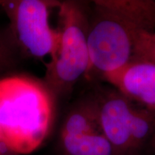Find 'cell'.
<instances>
[{
    "instance_id": "cell-1",
    "label": "cell",
    "mask_w": 155,
    "mask_h": 155,
    "mask_svg": "<svg viewBox=\"0 0 155 155\" xmlns=\"http://www.w3.org/2000/svg\"><path fill=\"white\" fill-rule=\"evenodd\" d=\"M89 19L91 72L101 75L132 58L136 37L155 31V1L97 0Z\"/></svg>"
},
{
    "instance_id": "cell-2",
    "label": "cell",
    "mask_w": 155,
    "mask_h": 155,
    "mask_svg": "<svg viewBox=\"0 0 155 155\" xmlns=\"http://www.w3.org/2000/svg\"><path fill=\"white\" fill-rule=\"evenodd\" d=\"M54 96L45 83L25 75L0 79V141L15 155L36 150L54 119Z\"/></svg>"
},
{
    "instance_id": "cell-3",
    "label": "cell",
    "mask_w": 155,
    "mask_h": 155,
    "mask_svg": "<svg viewBox=\"0 0 155 155\" xmlns=\"http://www.w3.org/2000/svg\"><path fill=\"white\" fill-rule=\"evenodd\" d=\"M59 46L53 59L46 64L44 83L55 96L71 91L78 81L89 73L91 60L88 35L89 19L85 4L59 2Z\"/></svg>"
},
{
    "instance_id": "cell-4",
    "label": "cell",
    "mask_w": 155,
    "mask_h": 155,
    "mask_svg": "<svg viewBox=\"0 0 155 155\" xmlns=\"http://www.w3.org/2000/svg\"><path fill=\"white\" fill-rule=\"evenodd\" d=\"M58 4L45 0L0 1L9 17L15 41L25 54L36 59L55 58L61 34L50 25V13Z\"/></svg>"
},
{
    "instance_id": "cell-5",
    "label": "cell",
    "mask_w": 155,
    "mask_h": 155,
    "mask_svg": "<svg viewBox=\"0 0 155 155\" xmlns=\"http://www.w3.org/2000/svg\"><path fill=\"white\" fill-rule=\"evenodd\" d=\"M95 97L101 133L121 155H139L131 134V112L134 103L116 90Z\"/></svg>"
},
{
    "instance_id": "cell-6",
    "label": "cell",
    "mask_w": 155,
    "mask_h": 155,
    "mask_svg": "<svg viewBox=\"0 0 155 155\" xmlns=\"http://www.w3.org/2000/svg\"><path fill=\"white\" fill-rule=\"evenodd\" d=\"M101 77L128 99L155 111V63L132 59Z\"/></svg>"
},
{
    "instance_id": "cell-7",
    "label": "cell",
    "mask_w": 155,
    "mask_h": 155,
    "mask_svg": "<svg viewBox=\"0 0 155 155\" xmlns=\"http://www.w3.org/2000/svg\"><path fill=\"white\" fill-rule=\"evenodd\" d=\"M101 132L96 97L79 101L70 111L61 127L60 137H78Z\"/></svg>"
},
{
    "instance_id": "cell-8",
    "label": "cell",
    "mask_w": 155,
    "mask_h": 155,
    "mask_svg": "<svg viewBox=\"0 0 155 155\" xmlns=\"http://www.w3.org/2000/svg\"><path fill=\"white\" fill-rule=\"evenodd\" d=\"M58 155H121L101 132L60 137Z\"/></svg>"
},
{
    "instance_id": "cell-9",
    "label": "cell",
    "mask_w": 155,
    "mask_h": 155,
    "mask_svg": "<svg viewBox=\"0 0 155 155\" xmlns=\"http://www.w3.org/2000/svg\"><path fill=\"white\" fill-rule=\"evenodd\" d=\"M132 59L155 63V31L141 32L134 40Z\"/></svg>"
},
{
    "instance_id": "cell-10",
    "label": "cell",
    "mask_w": 155,
    "mask_h": 155,
    "mask_svg": "<svg viewBox=\"0 0 155 155\" xmlns=\"http://www.w3.org/2000/svg\"><path fill=\"white\" fill-rule=\"evenodd\" d=\"M14 62V52L12 45L0 36V71L12 67Z\"/></svg>"
},
{
    "instance_id": "cell-11",
    "label": "cell",
    "mask_w": 155,
    "mask_h": 155,
    "mask_svg": "<svg viewBox=\"0 0 155 155\" xmlns=\"http://www.w3.org/2000/svg\"><path fill=\"white\" fill-rule=\"evenodd\" d=\"M149 147H150L151 150H152V151L153 155H155V134H154V135L153 136V137H152V140H151V141H150Z\"/></svg>"
},
{
    "instance_id": "cell-12",
    "label": "cell",
    "mask_w": 155,
    "mask_h": 155,
    "mask_svg": "<svg viewBox=\"0 0 155 155\" xmlns=\"http://www.w3.org/2000/svg\"><path fill=\"white\" fill-rule=\"evenodd\" d=\"M0 155H15L13 154H11L9 152H4V151L0 150Z\"/></svg>"
},
{
    "instance_id": "cell-13",
    "label": "cell",
    "mask_w": 155,
    "mask_h": 155,
    "mask_svg": "<svg viewBox=\"0 0 155 155\" xmlns=\"http://www.w3.org/2000/svg\"><path fill=\"white\" fill-rule=\"evenodd\" d=\"M0 150H2V151H4V152H8V151H7V150H6V149L5 148V147H3V145L2 144V143H1V141H0ZM10 153V152H9ZM12 154V153H11Z\"/></svg>"
}]
</instances>
